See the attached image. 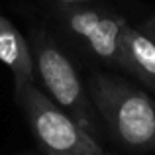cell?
<instances>
[{
  "label": "cell",
  "instance_id": "1",
  "mask_svg": "<svg viewBox=\"0 0 155 155\" xmlns=\"http://www.w3.org/2000/svg\"><path fill=\"white\" fill-rule=\"evenodd\" d=\"M88 92L106 132L136 153L155 151V98L112 73L88 77Z\"/></svg>",
  "mask_w": 155,
  "mask_h": 155
},
{
  "label": "cell",
  "instance_id": "2",
  "mask_svg": "<svg viewBox=\"0 0 155 155\" xmlns=\"http://www.w3.org/2000/svg\"><path fill=\"white\" fill-rule=\"evenodd\" d=\"M30 47L34 53L35 75L41 81L45 94L98 140L102 134V120L73 61L45 31H34Z\"/></svg>",
  "mask_w": 155,
  "mask_h": 155
},
{
  "label": "cell",
  "instance_id": "3",
  "mask_svg": "<svg viewBox=\"0 0 155 155\" xmlns=\"http://www.w3.org/2000/svg\"><path fill=\"white\" fill-rule=\"evenodd\" d=\"M16 92L30 130L43 155H104V147L67 110L55 104L35 83Z\"/></svg>",
  "mask_w": 155,
  "mask_h": 155
},
{
  "label": "cell",
  "instance_id": "4",
  "mask_svg": "<svg viewBox=\"0 0 155 155\" xmlns=\"http://www.w3.org/2000/svg\"><path fill=\"white\" fill-rule=\"evenodd\" d=\"M57 16L88 51L108 67L122 69V31L128 20L94 2L59 4Z\"/></svg>",
  "mask_w": 155,
  "mask_h": 155
},
{
  "label": "cell",
  "instance_id": "5",
  "mask_svg": "<svg viewBox=\"0 0 155 155\" xmlns=\"http://www.w3.org/2000/svg\"><path fill=\"white\" fill-rule=\"evenodd\" d=\"M122 69L155 92V39L130 22L122 31Z\"/></svg>",
  "mask_w": 155,
  "mask_h": 155
},
{
  "label": "cell",
  "instance_id": "6",
  "mask_svg": "<svg viewBox=\"0 0 155 155\" xmlns=\"http://www.w3.org/2000/svg\"><path fill=\"white\" fill-rule=\"evenodd\" d=\"M0 63L10 69L14 77V91L35 83V63L30 43L4 16H0Z\"/></svg>",
  "mask_w": 155,
  "mask_h": 155
},
{
  "label": "cell",
  "instance_id": "7",
  "mask_svg": "<svg viewBox=\"0 0 155 155\" xmlns=\"http://www.w3.org/2000/svg\"><path fill=\"white\" fill-rule=\"evenodd\" d=\"M140 28H141V30H145V31H147V34L155 39V14H149L147 18L143 20V24H141Z\"/></svg>",
  "mask_w": 155,
  "mask_h": 155
},
{
  "label": "cell",
  "instance_id": "8",
  "mask_svg": "<svg viewBox=\"0 0 155 155\" xmlns=\"http://www.w3.org/2000/svg\"><path fill=\"white\" fill-rule=\"evenodd\" d=\"M59 4H83V2H96V0H57Z\"/></svg>",
  "mask_w": 155,
  "mask_h": 155
},
{
  "label": "cell",
  "instance_id": "9",
  "mask_svg": "<svg viewBox=\"0 0 155 155\" xmlns=\"http://www.w3.org/2000/svg\"><path fill=\"white\" fill-rule=\"evenodd\" d=\"M104 155H118V153H108V151H106V153H104Z\"/></svg>",
  "mask_w": 155,
  "mask_h": 155
}]
</instances>
